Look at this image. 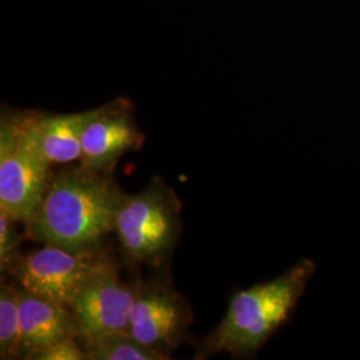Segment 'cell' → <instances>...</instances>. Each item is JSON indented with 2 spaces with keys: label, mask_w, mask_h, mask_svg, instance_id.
<instances>
[{
  "label": "cell",
  "mask_w": 360,
  "mask_h": 360,
  "mask_svg": "<svg viewBox=\"0 0 360 360\" xmlns=\"http://www.w3.org/2000/svg\"><path fill=\"white\" fill-rule=\"evenodd\" d=\"M19 116L27 141L51 166L68 165L80 159L82 134L90 110L60 115L22 111Z\"/></svg>",
  "instance_id": "obj_9"
},
{
  "label": "cell",
  "mask_w": 360,
  "mask_h": 360,
  "mask_svg": "<svg viewBox=\"0 0 360 360\" xmlns=\"http://www.w3.org/2000/svg\"><path fill=\"white\" fill-rule=\"evenodd\" d=\"M180 212L179 196L160 178L124 195L114 230L124 257L151 267L166 264L179 239Z\"/></svg>",
  "instance_id": "obj_3"
},
{
  "label": "cell",
  "mask_w": 360,
  "mask_h": 360,
  "mask_svg": "<svg viewBox=\"0 0 360 360\" xmlns=\"http://www.w3.org/2000/svg\"><path fill=\"white\" fill-rule=\"evenodd\" d=\"M18 285V284H16ZM20 359H31L34 354L65 338H79L71 311L49 299L35 295L20 285Z\"/></svg>",
  "instance_id": "obj_10"
},
{
  "label": "cell",
  "mask_w": 360,
  "mask_h": 360,
  "mask_svg": "<svg viewBox=\"0 0 360 360\" xmlns=\"http://www.w3.org/2000/svg\"><path fill=\"white\" fill-rule=\"evenodd\" d=\"M143 143L144 135L136 124L132 104L116 99L90 110L82 134L80 165L111 174L123 155L141 150Z\"/></svg>",
  "instance_id": "obj_7"
},
{
  "label": "cell",
  "mask_w": 360,
  "mask_h": 360,
  "mask_svg": "<svg viewBox=\"0 0 360 360\" xmlns=\"http://www.w3.org/2000/svg\"><path fill=\"white\" fill-rule=\"evenodd\" d=\"M51 165L27 141L19 112H3L0 122V210L31 223L51 180Z\"/></svg>",
  "instance_id": "obj_4"
},
{
  "label": "cell",
  "mask_w": 360,
  "mask_h": 360,
  "mask_svg": "<svg viewBox=\"0 0 360 360\" xmlns=\"http://www.w3.org/2000/svg\"><path fill=\"white\" fill-rule=\"evenodd\" d=\"M124 193L110 174L90 168L67 167L52 174L47 193L34 220L30 238L71 251L102 248L115 230Z\"/></svg>",
  "instance_id": "obj_1"
},
{
  "label": "cell",
  "mask_w": 360,
  "mask_h": 360,
  "mask_svg": "<svg viewBox=\"0 0 360 360\" xmlns=\"http://www.w3.org/2000/svg\"><path fill=\"white\" fill-rule=\"evenodd\" d=\"M193 321L188 302L167 282L150 281L135 285L129 333L165 359L186 340Z\"/></svg>",
  "instance_id": "obj_6"
},
{
  "label": "cell",
  "mask_w": 360,
  "mask_h": 360,
  "mask_svg": "<svg viewBox=\"0 0 360 360\" xmlns=\"http://www.w3.org/2000/svg\"><path fill=\"white\" fill-rule=\"evenodd\" d=\"M316 269L312 259L303 257L282 275L236 292L221 322L200 340L195 359L215 354L238 359L255 356L290 321Z\"/></svg>",
  "instance_id": "obj_2"
},
{
  "label": "cell",
  "mask_w": 360,
  "mask_h": 360,
  "mask_svg": "<svg viewBox=\"0 0 360 360\" xmlns=\"http://www.w3.org/2000/svg\"><path fill=\"white\" fill-rule=\"evenodd\" d=\"M79 338H65L34 354L30 360H89Z\"/></svg>",
  "instance_id": "obj_14"
},
{
  "label": "cell",
  "mask_w": 360,
  "mask_h": 360,
  "mask_svg": "<svg viewBox=\"0 0 360 360\" xmlns=\"http://www.w3.org/2000/svg\"><path fill=\"white\" fill-rule=\"evenodd\" d=\"M15 224L16 220L6 211L0 210V270L3 274H10L20 257V235Z\"/></svg>",
  "instance_id": "obj_13"
},
{
  "label": "cell",
  "mask_w": 360,
  "mask_h": 360,
  "mask_svg": "<svg viewBox=\"0 0 360 360\" xmlns=\"http://www.w3.org/2000/svg\"><path fill=\"white\" fill-rule=\"evenodd\" d=\"M112 263L102 248L71 251L44 245L16 260L11 275L18 285L70 309L79 291L91 278Z\"/></svg>",
  "instance_id": "obj_5"
},
{
  "label": "cell",
  "mask_w": 360,
  "mask_h": 360,
  "mask_svg": "<svg viewBox=\"0 0 360 360\" xmlns=\"http://www.w3.org/2000/svg\"><path fill=\"white\" fill-rule=\"evenodd\" d=\"M89 360H165L143 346L129 331H115L82 339Z\"/></svg>",
  "instance_id": "obj_11"
},
{
  "label": "cell",
  "mask_w": 360,
  "mask_h": 360,
  "mask_svg": "<svg viewBox=\"0 0 360 360\" xmlns=\"http://www.w3.org/2000/svg\"><path fill=\"white\" fill-rule=\"evenodd\" d=\"M20 311L16 284L0 287V358L20 359Z\"/></svg>",
  "instance_id": "obj_12"
},
{
  "label": "cell",
  "mask_w": 360,
  "mask_h": 360,
  "mask_svg": "<svg viewBox=\"0 0 360 360\" xmlns=\"http://www.w3.org/2000/svg\"><path fill=\"white\" fill-rule=\"evenodd\" d=\"M134 297L135 285L123 283L112 263L96 272L70 306L79 339L129 331Z\"/></svg>",
  "instance_id": "obj_8"
}]
</instances>
